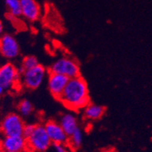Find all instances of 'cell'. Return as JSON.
Listing matches in <instances>:
<instances>
[{"label": "cell", "mask_w": 152, "mask_h": 152, "mask_svg": "<svg viewBox=\"0 0 152 152\" xmlns=\"http://www.w3.org/2000/svg\"><path fill=\"white\" fill-rule=\"evenodd\" d=\"M58 100L72 111L83 109L89 104L90 101L87 83L80 76L69 79Z\"/></svg>", "instance_id": "obj_1"}, {"label": "cell", "mask_w": 152, "mask_h": 152, "mask_svg": "<svg viewBox=\"0 0 152 152\" xmlns=\"http://www.w3.org/2000/svg\"><path fill=\"white\" fill-rule=\"evenodd\" d=\"M20 83L23 87L28 89H37L40 86L48 75V70L42 64L29 70L20 72Z\"/></svg>", "instance_id": "obj_2"}, {"label": "cell", "mask_w": 152, "mask_h": 152, "mask_svg": "<svg viewBox=\"0 0 152 152\" xmlns=\"http://www.w3.org/2000/svg\"><path fill=\"white\" fill-rule=\"evenodd\" d=\"M26 139L27 150L31 152H45L52 145V142L42 124L35 125L31 135Z\"/></svg>", "instance_id": "obj_3"}, {"label": "cell", "mask_w": 152, "mask_h": 152, "mask_svg": "<svg viewBox=\"0 0 152 152\" xmlns=\"http://www.w3.org/2000/svg\"><path fill=\"white\" fill-rule=\"evenodd\" d=\"M80 66L77 61L69 57H62L55 61L49 69V72L61 74L67 78H74L80 76Z\"/></svg>", "instance_id": "obj_4"}, {"label": "cell", "mask_w": 152, "mask_h": 152, "mask_svg": "<svg viewBox=\"0 0 152 152\" xmlns=\"http://www.w3.org/2000/svg\"><path fill=\"white\" fill-rule=\"evenodd\" d=\"M24 122L20 114L10 113L7 114L0 123V132L4 136L23 135Z\"/></svg>", "instance_id": "obj_5"}, {"label": "cell", "mask_w": 152, "mask_h": 152, "mask_svg": "<svg viewBox=\"0 0 152 152\" xmlns=\"http://www.w3.org/2000/svg\"><path fill=\"white\" fill-rule=\"evenodd\" d=\"M19 69L12 62L0 65V85L5 90L15 88L20 83Z\"/></svg>", "instance_id": "obj_6"}, {"label": "cell", "mask_w": 152, "mask_h": 152, "mask_svg": "<svg viewBox=\"0 0 152 152\" xmlns=\"http://www.w3.org/2000/svg\"><path fill=\"white\" fill-rule=\"evenodd\" d=\"M20 45L13 35L2 34L0 37V55L7 60H14L20 55Z\"/></svg>", "instance_id": "obj_7"}, {"label": "cell", "mask_w": 152, "mask_h": 152, "mask_svg": "<svg viewBox=\"0 0 152 152\" xmlns=\"http://www.w3.org/2000/svg\"><path fill=\"white\" fill-rule=\"evenodd\" d=\"M44 126L52 144L67 145L68 135L64 131L58 122L55 121H49L45 123Z\"/></svg>", "instance_id": "obj_8"}, {"label": "cell", "mask_w": 152, "mask_h": 152, "mask_svg": "<svg viewBox=\"0 0 152 152\" xmlns=\"http://www.w3.org/2000/svg\"><path fill=\"white\" fill-rule=\"evenodd\" d=\"M68 80L69 78L65 76L49 72L48 75V89L54 98L59 99Z\"/></svg>", "instance_id": "obj_9"}, {"label": "cell", "mask_w": 152, "mask_h": 152, "mask_svg": "<svg viewBox=\"0 0 152 152\" xmlns=\"http://www.w3.org/2000/svg\"><path fill=\"white\" fill-rule=\"evenodd\" d=\"M2 150L13 152H24L27 150V139L23 135L4 136Z\"/></svg>", "instance_id": "obj_10"}, {"label": "cell", "mask_w": 152, "mask_h": 152, "mask_svg": "<svg viewBox=\"0 0 152 152\" xmlns=\"http://www.w3.org/2000/svg\"><path fill=\"white\" fill-rule=\"evenodd\" d=\"M21 15L26 20L34 22L40 17V6L36 0H20Z\"/></svg>", "instance_id": "obj_11"}, {"label": "cell", "mask_w": 152, "mask_h": 152, "mask_svg": "<svg viewBox=\"0 0 152 152\" xmlns=\"http://www.w3.org/2000/svg\"><path fill=\"white\" fill-rule=\"evenodd\" d=\"M58 123L68 136L79 128L77 117L72 113L64 114L61 117Z\"/></svg>", "instance_id": "obj_12"}, {"label": "cell", "mask_w": 152, "mask_h": 152, "mask_svg": "<svg viewBox=\"0 0 152 152\" xmlns=\"http://www.w3.org/2000/svg\"><path fill=\"white\" fill-rule=\"evenodd\" d=\"M83 116L89 121H97L104 114L105 108L102 105L89 103L83 108Z\"/></svg>", "instance_id": "obj_13"}, {"label": "cell", "mask_w": 152, "mask_h": 152, "mask_svg": "<svg viewBox=\"0 0 152 152\" xmlns=\"http://www.w3.org/2000/svg\"><path fill=\"white\" fill-rule=\"evenodd\" d=\"M83 132L80 128L76 129L71 135L68 136L67 145L69 148L72 150H77L82 145Z\"/></svg>", "instance_id": "obj_14"}, {"label": "cell", "mask_w": 152, "mask_h": 152, "mask_svg": "<svg viewBox=\"0 0 152 152\" xmlns=\"http://www.w3.org/2000/svg\"><path fill=\"white\" fill-rule=\"evenodd\" d=\"M9 13L12 18H18L21 16V6L20 0H5Z\"/></svg>", "instance_id": "obj_15"}, {"label": "cell", "mask_w": 152, "mask_h": 152, "mask_svg": "<svg viewBox=\"0 0 152 152\" xmlns=\"http://www.w3.org/2000/svg\"><path fill=\"white\" fill-rule=\"evenodd\" d=\"M19 114L22 117H28L31 115L34 110L33 104L27 99H23L19 102L18 105Z\"/></svg>", "instance_id": "obj_16"}, {"label": "cell", "mask_w": 152, "mask_h": 152, "mask_svg": "<svg viewBox=\"0 0 152 152\" xmlns=\"http://www.w3.org/2000/svg\"><path fill=\"white\" fill-rule=\"evenodd\" d=\"M37 64H39V62L37 58L34 55H28V56H26L23 59L21 63V67H20V69H19V70L20 72L22 70H29V69L36 67Z\"/></svg>", "instance_id": "obj_17"}, {"label": "cell", "mask_w": 152, "mask_h": 152, "mask_svg": "<svg viewBox=\"0 0 152 152\" xmlns=\"http://www.w3.org/2000/svg\"><path fill=\"white\" fill-rule=\"evenodd\" d=\"M45 152H70L69 148L66 145L61 144H52V145Z\"/></svg>", "instance_id": "obj_18"}, {"label": "cell", "mask_w": 152, "mask_h": 152, "mask_svg": "<svg viewBox=\"0 0 152 152\" xmlns=\"http://www.w3.org/2000/svg\"><path fill=\"white\" fill-rule=\"evenodd\" d=\"M34 127H35V125L34 124H27V125H24V127H23V136L24 138L27 139V137H29L31 133L33 132L34 129Z\"/></svg>", "instance_id": "obj_19"}, {"label": "cell", "mask_w": 152, "mask_h": 152, "mask_svg": "<svg viewBox=\"0 0 152 152\" xmlns=\"http://www.w3.org/2000/svg\"><path fill=\"white\" fill-rule=\"evenodd\" d=\"M3 31H4V25H3V23H2V20H0V37L3 34Z\"/></svg>", "instance_id": "obj_20"}, {"label": "cell", "mask_w": 152, "mask_h": 152, "mask_svg": "<svg viewBox=\"0 0 152 152\" xmlns=\"http://www.w3.org/2000/svg\"><path fill=\"white\" fill-rule=\"evenodd\" d=\"M102 152H117V151L113 148H107V149H105V150H104Z\"/></svg>", "instance_id": "obj_21"}, {"label": "cell", "mask_w": 152, "mask_h": 152, "mask_svg": "<svg viewBox=\"0 0 152 152\" xmlns=\"http://www.w3.org/2000/svg\"><path fill=\"white\" fill-rule=\"evenodd\" d=\"M4 91H5V89H4L3 88H2V86L0 85V96H1V95H2V94H3Z\"/></svg>", "instance_id": "obj_22"}, {"label": "cell", "mask_w": 152, "mask_h": 152, "mask_svg": "<svg viewBox=\"0 0 152 152\" xmlns=\"http://www.w3.org/2000/svg\"><path fill=\"white\" fill-rule=\"evenodd\" d=\"M2 150V139H0V151Z\"/></svg>", "instance_id": "obj_23"}, {"label": "cell", "mask_w": 152, "mask_h": 152, "mask_svg": "<svg viewBox=\"0 0 152 152\" xmlns=\"http://www.w3.org/2000/svg\"><path fill=\"white\" fill-rule=\"evenodd\" d=\"M0 152H13V151H4V150H2Z\"/></svg>", "instance_id": "obj_24"}]
</instances>
